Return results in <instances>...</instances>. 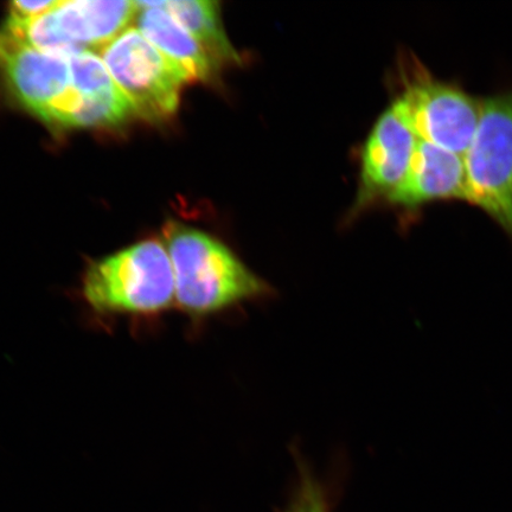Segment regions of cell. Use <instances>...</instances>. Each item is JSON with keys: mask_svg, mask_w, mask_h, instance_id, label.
<instances>
[{"mask_svg": "<svg viewBox=\"0 0 512 512\" xmlns=\"http://www.w3.org/2000/svg\"><path fill=\"white\" fill-rule=\"evenodd\" d=\"M164 245L174 270L175 304L191 319L213 317L272 292L226 245L201 230L171 221L164 227Z\"/></svg>", "mask_w": 512, "mask_h": 512, "instance_id": "1", "label": "cell"}, {"mask_svg": "<svg viewBox=\"0 0 512 512\" xmlns=\"http://www.w3.org/2000/svg\"><path fill=\"white\" fill-rule=\"evenodd\" d=\"M81 294L106 316H155L175 305L174 270L164 243L146 240L87 267Z\"/></svg>", "mask_w": 512, "mask_h": 512, "instance_id": "2", "label": "cell"}, {"mask_svg": "<svg viewBox=\"0 0 512 512\" xmlns=\"http://www.w3.org/2000/svg\"><path fill=\"white\" fill-rule=\"evenodd\" d=\"M464 162L465 202L482 210L512 241V89L483 99Z\"/></svg>", "mask_w": 512, "mask_h": 512, "instance_id": "3", "label": "cell"}, {"mask_svg": "<svg viewBox=\"0 0 512 512\" xmlns=\"http://www.w3.org/2000/svg\"><path fill=\"white\" fill-rule=\"evenodd\" d=\"M100 57L133 114L155 123L176 113L187 80L138 29L128 28Z\"/></svg>", "mask_w": 512, "mask_h": 512, "instance_id": "4", "label": "cell"}, {"mask_svg": "<svg viewBox=\"0 0 512 512\" xmlns=\"http://www.w3.org/2000/svg\"><path fill=\"white\" fill-rule=\"evenodd\" d=\"M0 76L19 104L43 123L73 126L81 98L68 60L43 54L0 29Z\"/></svg>", "mask_w": 512, "mask_h": 512, "instance_id": "5", "label": "cell"}, {"mask_svg": "<svg viewBox=\"0 0 512 512\" xmlns=\"http://www.w3.org/2000/svg\"><path fill=\"white\" fill-rule=\"evenodd\" d=\"M416 137L465 156L478 128L483 99L456 83L418 73L399 98Z\"/></svg>", "mask_w": 512, "mask_h": 512, "instance_id": "6", "label": "cell"}, {"mask_svg": "<svg viewBox=\"0 0 512 512\" xmlns=\"http://www.w3.org/2000/svg\"><path fill=\"white\" fill-rule=\"evenodd\" d=\"M419 138L396 100L371 131L362 153L358 206L389 198L405 181Z\"/></svg>", "mask_w": 512, "mask_h": 512, "instance_id": "7", "label": "cell"}, {"mask_svg": "<svg viewBox=\"0 0 512 512\" xmlns=\"http://www.w3.org/2000/svg\"><path fill=\"white\" fill-rule=\"evenodd\" d=\"M388 201L414 209L437 201H466L464 157L419 140L405 181Z\"/></svg>", "mask_w": 512, "mask_h": 512, "instance_id": "8", "label": "cell"}, {"mask_svg": "<svg viewBox=\"0 0 512 512\" xmlns=\"http://www.w3.org/2000/svg\"><path fill=\"white\" fill-rule=\"evenodd\" d=\"M140 32L181 72L187 82L214 78L217 64L206 50L158 2H136Z\"/></svg>", "mask_w": 512, "mask_h": 512, "instance_id": "9", "label": "cell"}, {"mask_svg": "<svg viewBox=\"0 0 512 512\" xmlns=\"http://www.w3.org/2000/svg\"><path fill=\"white\" fill-rule=\"evenodd\" d=\"M138 11L137 3L127 0H72L55 9L63 31L85 50L108 46L128 29Z\"/></svg>", "mask_w": 512, "mask_h": 512, "instance_id": "10", "label": "cell"}, {"mask_svg": "<svg viewBox=\"0 0 512 512\" xmlns=\"http://www.w3.org/2000/svg\"><path fill=\"white\" fill-rule=\"evenodd\" d=\"M158 4L201 44L217 66L240 61L224 31L220 4L215 0H158Z\"/></svg>", "mask_w": 512, "mask_h": 512, "instance_id": "11", "label": "cell"}, {"mask_svg": "<svg viewBox=\"0 0 512 512\" xmlns=\"http://www.w3.org/2000/svg\"><path fill=\"white\" fill-rule=\"evenodd\" d=\"M2 30L43 54L66 60L85 50L63 31L55 10L35 17L9 14Z\"/></svg>", "mask_w": 512, "mask_h": 512, "instance_id": "12", "label": "cell"}, {"mask_svg": "<svg viewBox=\"0 0 512 512\" xmlns=\"http://www.w3.org/2000/svg\"><path fill=\"white\" fill-rule=\"evenodd\" d=\"M75 91L81 101L94 102L114 98L121 93L100 55L82 50L68 60Z\"/></svg>", "mask_w": 512, "mask_h": 512, "instance_id": "13", "label": "cell"}, {"mask_svg": "<svg viewBox=\"0 0 512 512\" xmlns=\"http://www.w3.org/2000/svg\"><path fill=\"white\" fill-rule=\"evenodd\" d=\"M296 502L287 512H328L323 492L311 479H305Z\"/></svg>", "mask_w": 512, "mask_h": 512, "instance_id": "14", "label": "cell"}, {"mask_svg": "<svg viewBox=\"0 0 512 512\" xmlns=\"http://www.w3.org/2000/svg\"><path fill=\"white\" fill-rule=\"evenodd\" d=\"M61 0H17L10 4V15L18 17H35L53 11Z\"/></svg>", "mask_w": 512, "mask_h": 512, "instance_id": "15", "label": "cell"}]
</instances>
